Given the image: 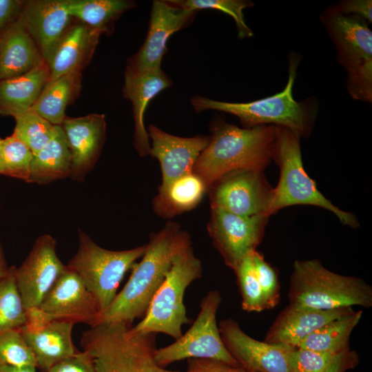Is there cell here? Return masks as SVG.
Masks as SVG:
<instances>
[{"instance_id":"1","label":"cell","mask_w":372,"mask_h":372,"mask_svg":"<svg viewBox=\"0 0 372 372\" xmlns=\"http://www.w3.org/2000/svg\"><path fill=\"white\" fill-rule=\"evenodd\" d=\"M191 245L189 234L176 223L169 222L153 233L142 259L132 267L126 285L94 325L112 322L132 324L134 319L143 317L175 258Z\"/></svg>"},{"instance_id":"2","label":"cell","mask_w":372,"mask_h":372,"mask_svg":"<svg viewBox=\"0 0 372 372\" xmlns=\"http://www.w3.org/2000/svg\"><path fill=\"white\" fill-rule=\"evenodd\" d=\"M211 136L198 156L193 173L207 189L226 174L239 170L262 172L273 159L277 126L240 128L220 116L211 123Z\"/></svg>"},{"instance_id":"3","label":"cell","mask_w":372,"mask_h":372,"mask_svg":"<svg viewBox=\"0 0 372 372\" xmlns=\"http://www.w3.org/2000/svg\"><path fill=\"white\" fill-rule=\"evenodd\" d=\"M289 78L284 89L273 95L247 103H231L194 96L191 104L197 112L216 110L237 116L244 127L276 125L286 127L301 137L309 136L316 119L319 103L314 96L295 100L293 88L300 63L298 55L290 53Z\"/></svg>"},{"instance_id":"4","label":"cell","mask_w":372,"mask_h":372,"mask_svg":"<svg viewBox=\"0 0 372 372\" xmlns=\"http://www.w3.org/2000/svg\"><path fill=\"white\" fill-rule=\"evenodd\" d=\"M290 305L320 310L372 307V287L363 279L335 273L317 259L296 260L288 293Z\"/></svg>"},{"instance_id":"5","label":"cell","mask_w":372,"mask_h":372,"mask_svg":"<svg viewBox=\"0 0 372 372\" xmlns=\"http://www.w3.org/2000/svg\"><path fill=\"white\" fill-rule=\"evenodd\" d=\"M132 324L102 322L82 333L80 344L96 372H151L156 363V334L134 332Z\"/></svg>"},{"instance_id":"6","label":"cell","mask_w":372,"mask_h":372,"mask_svg":"<svg viewBox=\"0 0 372 372\" xmlns=\"http://www.w3.org/2000/svg\"><path fill=\"white\" fill-rule=\"evenodd\" d=\"M320 19L347 72V87L355 100L372 103V31L359 17L345 15L331 5Z\"/></svg>"},{"instance_id":"7","label":"cell","mask_w":372,"mask_h":372,"mask_svg":"<svg viewBox=\"0 0 372 372\" xmlns=\"http://www.w3.org/2000/svg\"><path fill=\"white\" fill-rule=\"evenodd\" d=\"M300 137L290 130L277 126V139L273 159L280 167V178L273 189L268 214L295 205H314L334 214L340 223L352 228L359 223L353 214L334 205L317 188L306 173L302 161Z\"/></svg>"},{"instance_id":"8","label":"cell","mask_w":372,"mask_h":372,"mask_svg":"<svg viewBox=\"0 0 372 372\" xmlns=\"http://www.w3.org/2000/svg\"><path fill=\"white\" fill-rule=\"evenodd\" d=\"M202 274V263L191 245L176 256L146 313L132 326V330L137 333H162L175 340L179 338L183 335V326L189 322L183 301L185 291Z\"/></svg>"},{"instance_id":"9","label":"cell","mask_w":372,"mask_h":372,"mask_svg":"<svg viewBox=\"0 0 372 372\" xmlns=\"http://www.w3.org/2000/svg\"><path fill=\"white\" fill-rule=\"evenodd\" d=\"M78 238V249L66 266L81 278L96 299L101 313L116 297L125 273L144 254L146 245L114 251L100 247L81 230Z\"/></svg>"},{"instance_id":"10","label":"cell","mask_w":372,"mask_h":372,"mask_svg":"<svg viewBox=\"0 0 372 372\" xmlns=\"http://www.w3.org/2000/svg\"><path fill=\"white\" fill-rule=\"evenodd\" d=\"M221 302L222 296L218 291H208L202 298L199 313L188 331L169 345L156 349V364L165 368L179 360L200 358L239 366L220 335L216 314Z\"/></svg>"},{"instance_id":"11","label":"cell","mask_w":372,"mask_h":372,"mask_svg":"<svg viewBox=\"0 0 372 372\" xmlns=\"http://www.w3.org/2000/svg\"><path fill=\"white\" fill-rule=\"evenodd\" d=\"M269 217L242 216L211 207L207 230L227 266L234 271L249 254L256 250Z\"/></svg>"},{"instance_id":"12","label":"cell","mask_w":372,"mask_h":372,"mask_svg":"<svg viewBox=\"0 0 372 372\" xmlns=\"http://www.w3.org/2000/svg\"><path fill=\"white\" fill-rule=\"evenodd\" d=\"M197 12L183 8L172 1H154L146 38L128 59L125 70L136 73L161 68L169 37L189 25Z\"/></svg>"},{"instance_id":"13","label":"cell","mask_w":372,"mask_h":372,"mask_svg":"<svg viewBox=\"0 0 372 372\" xmlns=\"http://www.w3.org/2000/svg\"><path fill=\"white\" fill-rule=\"evenodd\" d=\"M262 172L239 170L223 176L212 185L211 207L242 216H269L273 189Z\"/></svg>"},{"instance_id":"14","label":"cell","mask_w":372,"mask_h":372,"mask_svg":"<svg viewBox=\"0 0 372 372\" xmlns=\"http://www.w3.org/2000/svg\"><path fill=\"white\" fill-rule=\"evenodd\" d=\"M74 324L54 319L39 308L27 311V322L19 331L34 354L36 367L41 372L79 351L72 339Z\"/></svg>"},{"instance_id":"15","label":"cell","mask_w":372,"mask_h":372,"mask_svg":"<svg viewBox=\"0 0 372 372\" xmlns=\"http://www.w3.org/2000/svg\"><path fill=\"white\" fill-rule=\"evenodd\" d=\"M56 245L49 234L38 237L25 260L16 267L17 285L26 311L39 307L66 267L56 255Z\"/></svg>"},{"instance_id":"16","label":"cell","mask_w":372,"mask_h":372,"mask_svg":"<svg viewBox=\"0 0 372 372\" xmlns=\"http://www.w3.org/2000/svg\"><path fill=\"white\" fill-rule=\"evenodd\" d=\"M218 325L225 347L240 366L252 372H291L289 354L293 347L257 340L232 318Z\"/></svg>"},{"instance_id":"17","label":"cell","mask_w":372,"mask_h":372,"mask_svg":"<svg viewBox=\"0 0 372 372\" xmlns=\"http://www.w3.org/2000/svg\"><path fill=\"white\" fill-rule=\"evenodd\" d=\"M54 319L94 325L101 310L79 275L67 266L45 295L39 307Z\"/></svg>"},{"instance_id":"18","label":"cell","mask_w":372,"mask_h":372,"mask_svg":"<svg viewBox=\"0 0 372 372\" xmlns=\"http://www.w3.org/2000/svg\"><path fill=\"white\" fill-rule=\"evenodd\" d=\"M61 126L71 153L70 177L74 180L83 181L93 169L102 151L106 132L105 115L66 116Z\"/></svg>"},{"instance_id":"19","label":"cell","mask_w":372,"mask_h":372,"mask_svg":"<svg viewBox=\"0 0 372 372\" xmlns=\"http://www.w3.org/2000/svg\"><path fill=\"white\" fill-rule=\"evenodd\" d=\"M148 136L152 140L149 155L156 158L161 164V185L193 172L198 156L209 141L207 136H174L154 125L149 126Z\"/></svg>"},{"instance_id":"20","label":"cell","mask_w":372,"mask_h":372,"mask_svg":"<svg viewBox=\"0 0 372 372\" xmlns=\"http://www.w3.org/2000/svg\"><path fill=\"white\" fill-rule=\"evenodd\" d=\"M68 0L25 1L19 19L34 39L45 62L72 25Z\"/></svg>"},{"instance_id":"21","label":"cell","mask_w":372,"mask_h":372,"mask_svg":"<svg viewBox=\"0 0 372 372\" xmlns=\"http://www.w3.org/2000/svg\"><path fill=\"white\" fill-rule=\"evenodd\" d=\"M353 311V307L320 310L289 304L269 327L265 341L296 347L318 328Z\"/></svg>"},{"instance_id":"22","label":"cell","mask_w":372,"mask_h":372,"mask_svg":"<svg viewBox=\"0 0 372 372\" xmlns=\"http://www.w3.org/2000/svg\"><path fill=\"white\" fill-rule=\"evenodd\" d=\"M172 85V80L161 68L136 73L125 70L123 94L132 105L134 145L141 156L149 155L151 148L144 125L145 109L152 99Z\"/></svg>"},{"instance_id":"23","label":"cell","mask_w":372,"mask_h":372,"mask_svg":"<svg viewBox=\"0 0 372 372\" xmlns=\"http://www.w3.org/2000/svg\"><path fill=\"white\" fill-rule=\"evenodd\" d=\"M101 34L82 22L72 24L45 61L50 72L48 82L81 71L91 59Z\"/></svg>"},{"instance_id":"24","label":"cell","mask_w":372,"mask_h":372,"mask_svg":"<svg viewBox=\"0 0 372 372\" xmlns=\"http://www.w3.org/2000/svg\"><path fill=\"white\" fill-rule=\"evenodd\" d=\"M44 62L19 18L0 34V81L24 74Z\"/></svg>"},{"instance_id":"25","label":"cell","mask_w":372,"mask_h":372,"mask_svg":"<svg viewBox=\"0 0 372 372\" xmlns=\"http://www.w3.org/2000/svg\"><path fill=\"white\" fill-rule=\"evenodd\" d=\"M45 62L18 76L0 81V115L14 118L29 111L49 81Z\"/></svg>"},{"instance_id":"26","label":"cell","mask_w":372,"mask_h":372,"mask_svg":"<svg viewBox=\"0 0 372 372\" xmlns=\"http://www.w3.org/2000/svg\"><path fill=\"white\" fill-rule=\"evenodd\" d=\"M207 189L203 180L192 172L161 185L153 202L154 209L162 217L174 216L196 207Z\"/></svg>"},{"instance_id":"27","label":"cell","mask_w":372,"mask_h":372,"mask_svg":"<svg viewBox=\"0 0 372 372\" xmlns=\"http://www.w3.org/2000/svg\"><path fill=\"white\" fill-rule=\"evenodd\" d=\"M72 157L61 125L54 137L37 153L33 154L28 183L46 185L70 177Z\"/></svg>"},{"instance_id":"28","label":"cell","mask_w":372,"mask_h":372,"mask_svg":"<svg viewBox=\"0 0 372 372\" xmlns=\"http://www.w3.org/2000/svg\"><path fill=\"white\" fill-rule=\"evenodd\" d=\"M81 71H74L48 82L30 109L54 125H61L65 109L79 95Z\"/></svg>"},{"instance_id":"29","label":"cell","mask_w":372,"mask_h":372,"mask_svg":"<svg viewBox=\"0 0 372 372\" xmlns=\"http://www.w3.org/2000/svg\"><path fill=\"white\" fill-rule=\"evenodd\" d=\"M362 313L361 309L354 310L329 322L308 335L296 347L332 354L349 349L351 334L359 323Z\"/></svg>"},{"instance_id":"30","label":"cell","mask_w":372,"mask_h":372,"mask_svg":"<svg viewBox=\"0 0 372 372\" xmlns=\"http://www.w3.org/2000/svg\"><path fill=\"white\" fill-rule=\"evenodd\" d=\"M136 6L125 0H68V10L73 19L110 35L121 15Z\"/></svg>"},{"instance_id":"31","label":"cell","mask_w":372,"mask_h":372,"mask_svg":"<svg viewBox=\"0 0 372 372\" xmlns=\"http://www.w3.org/2000/svg\"><path fill=\"white\" fill-rule=\"evenodd\" d=\"M16 267H9L6 276L0 279V333L19 329L27 322L26 310L19 291Z\"/></svg>"},{"instance_id":"32","label":"cell","mask_w":372,"mask_h":372,"mask_svg":"<svg viewBox=\"0 0 372 372\" xmlns=\"http://www.w3.org/2000/svg\"><path fill=\"white\" fill-rule=\"evenodd\" d=\"M33 153L14 134L2 138L0 174L28 182Z\"/></svg>"},{"instance_id":"33","label":"cell","mask_w":372,"mask_h":372,"mask_svg":"<svg viewBox=\"0 0 372 372\" xmlns=\"http://www.w3.org/2000/svg\"><path fill=\"white\" fill-rule=\"evenodd\" d=\"M14 119L16 124L12 134L22 141L33 154L48 143L59 127L31 110Z\"/></svg>"},{"instance_id":"34","label":"cell","mask_w":372,"mask_h":372,"mask_svg":"<svg viewBox=\"0 0 372 372\" xmlns=\"http://www.w3.org/2000/svg\"><path fill=\"white\" fill-rule=\"evenodd\" d=\"M174 4L191 10L198 11L203 9L220 10L231 16L236 25L238 37L242 39L251 37L254 32L247 25L243 10L254 6L249 0H173Z\"/></svg>"},{"instance_id":"35","label":"cell","mask_w":372,"mask_h":372,"mask_svg":"<svg viewBox=\"0 0 372 372\" xmlns=\"http://www.w3.org/2000/svg\"><path fill=\"white\" fill-rule=\"evenodd\" d=\"M254 251L249 254L240 262L234 272L242 296V309L248 312H260L266 308L254 268L252 259Z\"/></svg>"},{"instance_id":"36","label":"cell","mask_w":372,"mask_h":372,"mask_svg":"<svg viewBox=\"0 0 372 372\" xmlns=\"http://www.w3.org/2000/svg\"><path fill=\"white\" fill-rule=\"evenodd\" d=\"M0 365L36 367L34 354L19 329L0 333Z\"/></svg>"},{"instance_id":"37","label":"cell","mask_w":372,"mask_h":372,"mask_svg":"<svg viewBox=\"0 0 372 372\" xmlns=\"http://www.w3.org/2000/svg\"><path fill=\"white\" fill-rule=\"evenodd\" d=\"M252 259L265 308L273 309L280 300V285L276 271L256 250L253 252Z\"/></svg>"},{"instance_id":"38","label":"cell","mask_w":372,"mask_h":372,"mask_svg":"<svg viewBox=\"0 0 372 372\" xmlns=\"http://www.w3.org/2000/svg\"><path fill=\"white\" fill-rule=\"evenodd\" d=\"M335 355L293 347L289 354L290 371L323 372Z\"/></svg>"},{"instance_id":"39","label":"cell","mask_w":372,"mask_h":372,"mask_svg":"<svg viewBox=\"0 0 372 372\" xmlns=\"http://www.w3.org/2000/svg\"><path fill=\"white\" fill-rule=\"evenodd\" d=\"M44 372H96L90 355L85 351L76 354L57 362Z\"/></svg>"},{"instance_id":"40","label":"cell","mask_w":372,"mask_h":372,"mask_svg":"<svg viewBox=\"0 0 372 372\" xmlns=\"http://www.w3.org/2000/svg\"><path fill=\"white\" fill-rule=\"evenodd\" d=\"M186 372H252L240 366H233L222 361L211 359L191 358L187 360Z\"/></svg>"},{"instance_id":"41","label":"cell","mask_w":372,"mask_h":372,"mask_svg":"<svg viewBox=\"0 0 372 372\" xmlns=\"http://www.w3.org/2000/svg\"><path fill=\"white\" fill-rule=\"evenodd\" d=\"M333 6L339 12L359 17L369 25L372 22L371 0H342Z\"/></svg>"},{"instance_id":"42","label":"cell","mask_w":372,"mask_h":372,"mask_svg":"<svg viewBox=\"0 0 372 372\" xmlns=\"http://www.w3.org/2000/svg\"><path fill=\"white\" fill-rule=\"evenodd\" d=\"M25 1L0 0V34L20 17Z\"/></svg>"},{"instance_id":"43","label":"cell","mask_w":372,"mask_h":372,"mask_svg":"<svg viewBox=\"0 0 372 372\" xmlns=\"http://www.w3.org/2000/svg\"><path fill=\"white\" fill-rule=\"evenodd\" d=\"M359 362L357 353L349 349L335 355L323 372H346L355 368Z\"/></svg>"},{"instance_id":"44","label":"cell","mask_w":372,"mask_h":372,"mask_svg":"<svg viewBox=\"0 0 372 372\" xmlns=\"http://www.w3.org/2000/svg\"><path fill=\"white\" fill-rule=\"evenodd\" d=\"M36 367L32 366H15L0 365V372H36Z\"/></svg>"},{"instance_id":"45","label":"cell","mask_w":372,"mask_h":372,"mask_svg":"<svg viewBox=\"0 0 372 372\" xmlns=\"http://www.w3.org/2000/svg\"><path fill=\"white\" fill-rule=\"evenodd\" d=\"M9 270L6 265L3 249L0 243V279L6 276Z\"/></svg>"},{"instance_id":"46","label":"cell","mask_w":372,"mask_h":372,"mask_svg":"<svg viewBox=\"0 0 372 372\" xmlns=\"http://www.w3.org/2000/svg\"><path fill=\"white\" fill-rule=\"evenodd\" d=\"M2 138H0V152H1V145Z\"/></svg>"}]
</instances>
